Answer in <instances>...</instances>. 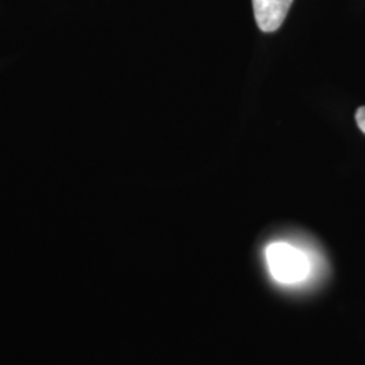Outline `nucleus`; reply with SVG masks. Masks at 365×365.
<instances>
[{
  "label": "nucleus",
  "instance_id": "1",
  "mask_svg": "<svg viewBox=\"0 0 365 365\" xmlns=\"http://www.w3.org/2000/svg\"><path fill=\"white\" fill-rule=\"evenodd\" d=\"M267 261L274 279L284 284L302 282L309 274V261L304 253L286 242H274L267 248Z\"/></svg>",
  "mask_w": 365,
  "mask_h": 365
},
{
  "label": "nucleus",
  "instance_id": "2",
  "mask_svg": "<svg viewBox=\"0 0 365 365\" xmlns=\"http://www.w3.org/2000/svg\"><path fill=\"white\" fill-rule=\"evenodd\" d=\"M294 0H252L256 24L264 33H272L283 25Z\"/></svg>",
  "mask_w": 365,
  "mask_h": 365
},
{
  "label": "nucleus",
  "instance_id": "3",
  "mask_svg": "<svg viewBox=\"0 0 365 365\" xmlns=\"http://www.w3.org/2000/svg\"><path fill=\"white\" fill-rule=\"evenodd\" d=\"M356 122H357L359 129L365 134V106L360 107V108L356 111Z\"/></svg>",
  "mask_w": 365,
  "mask_h": 365
}]
</instances>
